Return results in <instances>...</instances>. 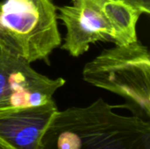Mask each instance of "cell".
<instances>
[{
  "label": "cell",
  "mask_w": 150,
  "mask_h": 149,
  "mask_svg": "<svg viewBox=\"0 0 150 149\" xmlns=\"http://www.w3.org/2000/svg\"><path fill=\"white\" fill-rule=\"evenodd\" d=\"M103 98L58 111L40 149H150V122L113 111Z\"/></svg>",
  "instance_id": "6da1fadb"
},
{
  "label": "cell",
  "mask_w": 150,
  "mask_h": 149,
  "mask_svg": "<svg viewBox=\"0 0 150 149\" xmlns=\"http://www.w3.org/2000/svg\"><path fill=\"white\" fill-rule=\"evenodd\" d=\"M141 15L123 0H71L70 4L57 7V18L66 28L62 48L79 57L98 41L115 45L137 41Z\"/></svg>",
  "instance_id": "7a4b0ae2"
},
{
  "label": "cell",
  "mask_w": 150,
  "mask_h": 149,
  "mask_svg": "<svg viewBox=\"0 0 150 149\" xmlns=\"http://www.w3.org/2000/svg\"><path fill=\"white\" fill-rule=\"evenodd\" d=\"M52 0H0V51L32 63L62 45Z\"/></svg>",
  "instance_id": "3957f363"
},
{
  "label": "cell",
  "mask_w": 150,
  "mask_h": 149,
  "mask_svg": "<svg viewBox=\"0 0 150 149\" xmlns=\"http://www.w3.org/2000/svg\"><path fill=\"white\" fill-rule=\"evenodd\" d=\"M83 80L126 100L134 116L149 121L150 55L139 40L104 50L86 63Z\"/></svg>",
  "instance_id": "277c9868"
},
{
  "label": "cell",
  "mask_w": 150,
  "mask_h": 149,
  "mask_svg": "<svg viewBox=\"0 0 150 149\" xmlns=\"http://www.w3.org/2000/svg\"><path fill=\"white\" fill-rule=\"evenodd\" d=\"M65 83L62 77L50 78L0 51V113L46 104Z\"/></svg>",
  "instance_id": "5b68a950"
},
{
  "label": "cell",
  "mask_w": 150,
  "mask_h": 149,
  "mask_svg": "<svg viewBox=\"0 0 150 149\" xmlns=\"http://www.w3.org/2000/svg\"><path fill=\"white\" fill-rule=\"evenodd\" d=\"M58 111L52 99L0 113V144L6 149H40L46 129Z\"/></svg>",
  "instance_id": "8992f818"
},
{
  "label": "cell",
  "mask_w": 150,
  "mask_h": 149,
  "mask_svg": "<svg viewBox=\"0 0 150 149\" xmlns=\"http://www.w3.org/2000/svg\"><path fill=\"white\" fill-rule=\"evenodd\" d=\"M127 4L133 6L134 9L139 11L142 14L150 13V0H123Z\"/></svg>",
  "instance_id": "52a82bcc"
},
{
  "label": "cell",
  "mask_w": 150,
  "mask_h": 149,
  "mask_svg": "<svg viewBox=\"0 0 150 149\" xmlns=\"http://www.w3.org/2000/svg\"><path fill=\"white\" fill-rule=\"evenodd\" d=\"M0 149H6V148H5L4 147H3V146H2V145L0 144Z\"/></svg>",
  "instance_id": "ba28073f"
}]
</instances>
